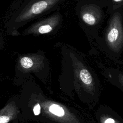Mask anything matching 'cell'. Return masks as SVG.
<instances>
[{"mask_svg": "<svg viewBox=\"0 0 123 123\" xmlns=\"http://www.w3.org/2000/svg\"><path fill=\"white\" fill-rule=\"evenodd\" d=\"M102 36L95 40L98 48L110 59L117 62L123 53V10L110 14Z\"/></svg>", "mask_w": 123, "mask_h": 123, "instance_id": "cell-2", "label": "cell"}, {"mask_svg": "<svg viewBox=\"0 0 123 123\" xmlns=\"http://www.w3.org/2000/svg\"><path fill=\"white\" fill-rule=\"evenodd\" d=\"M44 110L47 114L65 123H79L78 120L62 106L51 102L43 103Z\"/></svg>", "mask_w": 123, "mask_h": 123, "instance_id": "cell-6", "label": "cell"}, {"mask_svg": "<svg viewBox=\"0 0 123 123\" xmlns=\"http://www.w3.org/2000/svg\"><path fill=\"white\" fill-rule=\"evenodd\" d=\"M46 54L38 49L35 53L18 55L15 65L16 73L20 75L34 73L38 76L47 75L49 69V61Z\"/></svg>", "mask_w": 123, "mask_h": 123, "instance_id": "cell-4", "label": "cell"}, {"mask_svg": "<svg viewBox=\"0 0 123 123\" xmlns=\"http://www.w3.org/2000/svg\"></svg>", "mask_w": 123, "mask_h": 123, "instance_id": "cell-11", "label": "cell"}, {"mask_svg": "<svg viewBox=\"0 0 123 123\" xmlns=\"http://www.w3.org/2000/svg\"><path fill=\"white\" fill-rule=\"evenodd\" d=\"M107 6V12L110 14L111 12L123 7V0H104Z\"/></svg>", "mask_w": 123, "mask_h": 123, "instance_id": "cell-8", "label": "cell"}, {"mask_svg": "<svg viewBox=\"0 0 123 123\" xmlns=\"http://www.w3.org/2000/svg\"><path fill=\"white\" fill-rule=\"evenodd\" d=\"M63 16L59 11L44 18H41L25 29L23 36H39L43 35H52L57 33L61 28Z\"/></svg>", "mask_w": 123, "mask_h": 123, "instance_id": "cell-5", "label": "cell"}, {"mask_svg": "<svg viewBox=\"0 0 123 123\" xmlns=\"http://www.w3.org/2000/svg\"><path fill=\"white\" fill-rule=\"evenodd\" d=\"M19 112L18 107L13 102L7 104L0 111V123H8Z\"/></svg>", "mask_w": 123, "mask_h": 123, "instance_id": "cell-7", "label": "cell"}, {"mask_svg": "<svg viewBox=\"0 0 123 123\" xmlns=\"http://www.w3.org/2000/svg\"><path fill=\"white\" fill-rule=\"evenodd\" d=\"M67 0H25L5 24L6 33L17 37L18 30L27 23L48 14L59 9Z\"/></svg>", "mask_w": 123, "mask_h": 123, "instance_id": "cell-1", "label": "cell"}, {"mask_svg": "<svg viewBox=\"0 0 123 123\" xmlns=\"http://www.w3.org/2000/svg\"><path fill=\"white\" fill-rule=\"evenodd\" d=\"M41 111V107L39 103L36 104L33 108V112L35 115H39Z\"/></svg>", "mask_w": 123, "mask_h": 123, "instance_id": "cell-9", "label": "cell"}, {"mask_svg": "<svg viewBox=\"0 0 123 123\" xmlns=\"http://www.w3.org/2000/svg\"><path fill=\"white\" fill-rule=\"evenodd\" d=\"M104 123H114V120L111 118H108L105 121Z\"/></svg>", "mask_w": 123, "mask_h": 123, "instance_id": "cell-10", "label": "cell"}, {"mask_svg": "<svg viewBox=\"0 0 123 123\" xmlns=\"http://www.w3.org/2000/svg\"><path fill=\"white\" fill-rule=\"evenodd\" d=\"M106 7L104 0H80L75 5L79 25L89 40L99 36L98 30L106 16Z\"/></svg>", "mask_w": 123, "mask_h": 123, "instance_id": "cell-3", "label": "cell"}]
</instances>
